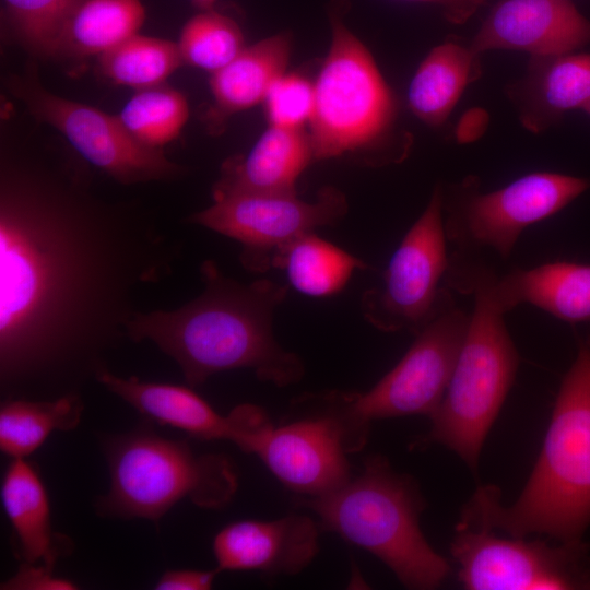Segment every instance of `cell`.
Returning a JSON list of instances; mask_svg holds the SVG:
<instances>
[{
    "label": "cell",
    "mask_w": 590,
    "mask_h": 590,
    "mask_svg": "<svg viewBox=\"0 0 590 590\" xmlns=\"http://www.w3.org/2000/svg\"><path fill=\"white\" fill-rule=\"evenodd\" d=\"M164 243L154 232H110L2 204V387L95 376L102 353L138 314L129 292L169 271Z\"/></svg>",
    "instance_id": "6da1fadb"
},
{
    "label": "cell",
    "mask_w": 590,
    "mask_h": 590,
    "mask_svg": "<svg viewBox=\"0 0 590 590\" xmlns=\"http://www.w3.org/2000/svg\"><path fill=\"white\" fill-rule=\"evenodd\" d=\"M200 272L204 288L198 297L174 310L138 312L127 338L153 342L178 364L189 387L238 368L278 387L300 380L303 361L278 343L272 329L286 287L267 279L240 283L211 260Z\"/></svg>",
    "instance_id": "7a4b0ae2"
},
{
    "label": "cell",
    "mask_w": 590,
    "mask_h": 590,
    "mask_svg": "<svg viewBox=\"0 0 590 590\" xmlns=\"http://www.w3.org/2000/svg\"><path fill=\"white\" fill-rule=\"evenodd\" d=\"M459 522L516 538L545 533L580 540L590 523V334L580 341L562 381L543 448L521 495L504 507L496 486H482Z\"/></svg>",
    "instance_id": "3957f363"
},
{
    "label": "cell",
    "mask_w": 590,
    "mask_h": 590,
    "mask_svg": "<svg viewBox=\"0 0 590 590\" xmlns=\"http://www.w3.org/2000/svg\"><path fill=\"white\" fill-rule=\"evenodd\" d=\"M338 0L330 10L331 43L315 84L309 135L315 158L342 156L364 165L402 162L412 139L399 123L391 87L367 47L343 22Z\"/></svg>",
    "instance_id": "277c9868"
},
{
    "label": "cell",
    "mask_w": 590,
    "mask_h": 590,
    "mask_svg": "<svg viewBox=\"0 0 590 590\" xmlns=\"http://www.w3.org/2000/svg\"><path fill=\"white\" fill-rule=\"evenodd\" d=\"M304 498L324 529L375 555L405 587L435 589L449 575L448 560L420 528L425 503L416 483L384 457L368 458L362 473L337 491Z\"/></svg>",
    "instance_id": "5b68a950"
},
{
    "label": "cell",
    "mask_w": 590,
    "mask_h": 590,
    "mask_svg": "<svg viewBox=\"0 0 590 590\" xmlns=\"http://www.w3.org/2000/svg\"><path fill=\"white\" fill-rule=\"evenodd\" d=\"M445 284L474 297L467 334L446 393L416 445L439 444L475 473L483 442L514 384L519 356L504 320L483 287L448 270Z\"/></svg>",
    "instance_id": "8992f818"
},
{
    "label": "cell",
    "mask_w": 590,
    "mask_h": 590,
    "mask_svg": "<svg viewBox=\"0 0 590 590\" xmlns=\"http://www.w3.org/2000/svg\"><path fill=\"white\" fill-rule=\"evenodd\" d=\"M110 486L95 504L101 516L157 522L178 502L225 506L237 491L232 463L221 455H196L184 440L140 427L105 444Z\"/></svg>",
    "instance_id": "52a82bcc"
},
{
    "label": "cell",
    "mask_w": 590,
    "mask_h": 590,
    "mask_svg": "<svg viewBox=\"0 0 590 590\" xmlns=\"http://www.w3.org/2000/svg\"><path fill=\"white\" fill-rule=\"evenodd\" d=\"M357 392L307 393L293 403V415L272 426L258 444L257 455L288 489L319 497L351 479L347 455L361 450L369 423L357 411Z\"/></svg>",
    "instance_id": "ba28073f"
},
{
    "label": "cell",
    "mask_w": 590,
    "mask_h": 590,
    "mask_svg": "<svg viewBox=\"0 0 590 590\" xmlns=\"http://www.w3.org/2000/svg\"><path fill=\"white\" fill-rule=\"evenodd\" d=\"M589 188L585 178L535 172L484 193L479 178L468 176L444 191L447 240L459 250L491 248L507 259L527 227L556 214Z\"/></svg>",
    "instance_id": "9c48e42d"
},
{
    "label": "cell",
    "mask_w": 590,
    "mask_h": 590,
    "mask_svg": "<svg viewBox=\"0 0 590 590\" xmlns=\"http://www.w3.org/2000/svg\"><path fill=\"white\" fill-rule=\"evenodd\" d=\"M450 552L469 590L590 589V558L581 540L553 546L458 523Z\"/></svg>",
    "instance_id": "30bf717a"
},
{
    "label": "cell",
    "mask_w": 590,
    "mask_h": 590,
    "mask_svg": "<svg viewBox=\"0 0 590 590\" xmlns=\"http://www.w3.org/2000/svg\"><path fill=\"white\" fill-rule=\"evenodd\" d=\"M345 194L335 187L321 188L314 201L297 193H233L213 198V203L188 217L237 240L240 262L251 272L272 268L274 257L296 238L334 225L347 213Z\"/></svg>",
    "instance_id": "8fae6325"
},
{
    "label": "cell",
    "mask_w": 590,
    "mask_h": 590,
    "mask_svg": "<svg viewBox=\"0 0 590 590\" xmlns=\"http://www.w3.org/2000/svg\"><path fill=\"white\" fill-rule=\"evenodd\" d=\"M442 198V188L436 186L426 209L392 255L380 283L362 295L364 318L380 331L415 334L434 314L449 266Z\"/></svg>",
    "instance_id": "7c38bea8"
},
{
    "label": "cell",
    "mask_w": 590,
    "mask_h": 590,
    "mask_svg": "<svg viewBox=\"0 0 590 590\" xmlns=\"http://www.w3.org/2000/svg\"><path fill=\"white\" fill-rule=\"evenodd\" d=\"M469 321L445 285L434 314L401 361L370 390L357 392L361 416L368 423L413 414L432 417L448 388Z\"/></svg>",
    "instance_id": "4fadbf2b"
},
{
    "label": "cell",
    "mask_w": 590,
    "mask_h": 590,
    "mask_svg": "<svg viewBox=\"0 0 590 590\" xmlns=\"http://www.w3.org/2000/svg\"><path fill=\"white\" fill-rule=\"evenodd\" d=\"M8 87L36 119L57 129L82 157L121 184L161 180L180 173L162 150L137 141L118 116L56 95L32 73L11 76Z\"/></svg>",
    "instance_id": "5bb4252c"
},
{
    "label": "cell",
    "mask_w": 590,
    "mask_h": 590,
    "mask_svg": "<svg viewBox=\"0 0 590 590\" xmlns=\"http://www.w3.org/2000/svg\"><path fill=\"white\" fill-rule=\"evenodd\" d=\"M450 266L477 282L504 314L530 304L566 322L590 320V264L555 261L498 276L483 260L457 250Z\"/></svg>",
    "instance_id": "9a60e30c"
},
{
    "label": "cell",
    "mask_w": 590,
    "mask_h": 590,
    "mask_svg": "<svg viewBox=\"0 0 590 590\" xmlns=\"http://www.w3.org/2000/svg\"><path fill=\"white\" fill-rule=\"evenodd\" d=\"M590 43V21L573 0H502L475 34L470 47L519 50L531 56L573 52Z\"/></svg>",
    "instance_id": "2e32d148"
},
{
    "label": "cell",
    "mask_w": 590,
    "mask_h": 590,
    "mask_svg": "<svg viewBox=\"0 0 590 590\" xmlns=\"http://www.w3.org/2000/svg\"><path fill=\"white\" fill-rule=\"evenodd\" d=\"M319 551V527L307 516L276 520H239L213 539L216 569L251 570L267 575H296Z\"/></svg>",
    "instance_id": "e0dca14e"
},
{
    "label": "cell",
    "mask_w": 590,
    "mask_h": 590,
    "mask_svg": "<svg viewBox=\"0 0 590 590\" xmlns=\"http://www.w3.org/2000/svg\"><path fill=\"white\" fill-rule=\"evenodd\" d=\"M506 95L522 126L540 133L590 102V55L531 56L524 75L507 85Z\"/></svg>",
    "instance_id": "ac0fdd59"
},
{
    "label": "cell",
    "mask_w": 590,
    "mask_h": 590,
    "mask_svg": "<svg viewBox=\"0 0 590 590\" xmlns=\"http://www.w3.org/2000/svg\"><path fill=\"white\" fill-rule=\"evenodd\" d=\"M314 161L308 131L269 125L247 155L223 163L213 198L233 193H297V179Z\"/></svg>",
    "instance_id": "d6986e66"
},
{
    "label": "cell",
    "mask_w": 590,
    "mask_h": 590,
    "mask_svg": "<svg viewBox=\"0 0 590 590\" xmlns=\"http://www.w3.org/2000/svg\"><path fill=\"white\" fill-rule=\"evenodd\" d=\"M1 500L22 563L55 568L57 560L71 551L72 543L52 531L47 491L37 469L25 458L12 459L7 467Z\"/></svg>",
    "instance_id": "ffe728a7"
},
{
    "label": "cell",
    "mask_w": 590,
    "mask_h": 590,
    "mask_svg": "<svg viewBox=\"0 0 590 590\" xmlns=\"http://www.w3.org/2000/svg\"><path fill=\"white\" fill-rule=\"evenodd\" d=\"M95 378L146 418L202 440H229L228 414L217 413L190 387L122 378L102 367Z\"/></svg>",
    "instance_id": "44dd1931"
},
{
    "label": "cell",
    "mask_w": 590,
    "mask_h": 590,
    "mask_svg": "<svg viewBox=\"0 0 590 590\" xmlns=\"http://www.w3.org/2000/svg\"><path fill=\"white\" fill-rule=\"evenodd\" d=\"M290 55V36L275 34L245 46L231 62L211 73L210 125L216 128L229 116L262 103L270 85L285 72Z\"/></svg>",
    "instance_id": "7402d4cb"
},
{
    "label": "cell",
    "mask_w": 590,
    "mask_h": 590,
    "mask_svg": "<svg viewBox=\"0 0 590 590\" xmlns=\"http://www.w3.org/2000/svg\"><path fill=\"white\" fill-rule=\"evenodd\" d=\"M480 54L457 42L434 47L420 63L408 90V105L429 127L446 122L465 87L481 75Z\"/></svg>",
    "instance_id": "603a6c76"
},
{
    "label": "cell",
    "mask_w": 590,
    "mask_h": 590,
    "mask_svg": "<svg viewBox=\"0 0 590 590\" xmlns=\"http://www.w3.org/2000/svg\"><path fill=\"white\" fill-rule=\"evenodd\" d=\"M83 411L76 392L55 399L11 398L0 408V449L15 458H26L55 430L74 429Z\"/></svg>",
    "instance_id": "cb8c5ba5"
},
{
    "label": "cell",
    "mask_w": 590,
    "mask_h": 590,
    "mask_svg": "<svg viewBox=\"0 0 590 590\" xmlns=\"http://www.w3.org/2000/svg\"><path fill=\"white\" fill-rule=\"evenodd\" d=\"M144 20L140 0H84L64 28L57 56H101L138 34Z\"/></svg>",
    "instance_id": "d4e9b609"
},
{
    "label": "cell",
    "mask_w": 590,
    "mask_h": 590,
    "mask_svg": "<svg viewBox=\"0 0 590 590\" xmlns=\"http://www.w3.org/2000/svg\"><path fill=\"white\" fill-rule=\"evenodd\" d=\"M272 268L283 269L298 292L311 297H327L339 293L354 271L366 270L369 266L315 233H309L279 251Z\"/></svg>",
    "instance_id": "484cf974"
},
{
    "label": "cell",
    "mask_w": 590,
    "mask_h": 590,
    "mask_svg": "<svg viewBox=\"0 0 590 590\" xmlns=\"http://www.w3.org/2000/svg\"><path fill=\"white\" fill-rule=\"evenodd\" d=\"M182 63L177 44L139 34L98 56L105 78L137 90L163 84Z\"/></svg>",
    "instance_id": "4316f807"
},
{
    "label": "cell",
    "mask_w": 590,
    "mask_h": 590,
    "mask_svg": "<svg viewBox=\"0 0 590 590\" xmlns=\"http://www.w3.org/2000/svg\"><path fill=\"white\" fill-rule=\"evenodd\" d=\"M118 118L137 141L162 150L180 134L189 118V105L182 93L161 84L138 90Z\"/></svg>",
    "instance_id": "83f0119b"
},
{
    "label": "cell",
    "mask_w": 590,
    "mask_h": 590,
    "mask_svg": "<svg viewBox=\"0 0 590 590\" xmlns=\"http://www.w3.org/2000/svg\"><path fill=\"white\" fill-rule=\"evenodd\" d=\"M84 0H2L5 25L25 48L56 57L71 16Z\"/></svg>",
    "instance_id": "f1b7e54d"
},
{
    "label": "cell",
    "mask_w": 590,
    "mask_h": 590,
    "mask_svg": "<svg viewBox=\"0 0 590 590\" xmlns=\"http://www.w3.org/2000/svg\"><path fill=\"white\" fill-rule=\"evenodd\" d=\"M177 45L184 63L210 73L226 66L245 48L238 24L213 9L189 19Z\"/></svg>",
    "instance_id": "f546056e"
},
{
    "label": "cell",
    "mask_w": 590,
    "mask_h": 590,
    "mask_svg": "<svg viewBox=\"0 0 590 590\" xmlns=\"http://www.w3.org/2000/svg\"><path fill=\"white\" fill-rule=\"evenodd\" d=\"M269 125L305 129L315 107V84L296 73H283L270 85L262 102Z\"/></svg>",
    "instance_id": "4dcf8cb0"
},
{
    "label": "cell",
    "mask_w": 590,
    "mask_h": 590,
    "mask_svg": "<svg viewBox=\"0 0 590 590\" xmlns=\"http://www.w3.org/2000/svg\"><path fill=\"white\" fill-rule=\"evenodd\" d=\"M2 590H74L76 585L55 575V568L22 563L14 576L1 583Z\"/></svg>",
    "instance_id": "1f68e13d"
},
{
    "label": "cell",
    "mask_w": 590,
    "mask_h": 590,
    "mask_svg": "<svg viewBox=\"0 0 590 590\" xmlns=\"http://www.w3.org/2000/svg\"><path fill=\"white\" fill-rule=\"evenodd\" d=\"M214 570L173 569L166 570L156 581V590H208L211 589L215 577Z\"/></svg>",
    "instance_id": "d6a6232c"
},
{
    "label": "cell",
    "mask_w": 590,
    "mask_h": 590,
    "mask_svg": "<svg viewBox=\"0 0 590 590\" xmlns=\"http://www.w3.org/2000/svg\"><path fill=\"white\" fill-rule=\"evenodd\" d=\"M429 2L442 9L446 19L455 24L464 23L485 2V0H411Z\"/></svg>",
    "instance_id": "836d02e7"
},
{
    "label": "cell",
    "mask_w": 590,
    "mask_h": 590,
    "mask_svg": "<svg viewBox=\"0 0 590 590\" xmlns=\"http://www.w3.org/2000/svg\"><path fill=\"white\" fill-rule=\"evenodd\" d=\"M192 5L200 11L213 9V4L216 0H190Z\"/></svg>",
    "instance_id": "e575fe53"
},
{
    "label": "cell",
    "mask_w": 590,
    "mask_h": 590,
    "mask_svg": "<svg viewBox=\"0 0 590 590\" xmlns=\"http://www.w3.org/2000/svg\"><path fill=\"white\" fill-rule=\"evenodd\" d=\"M588 115H590V102L582 108Z\"/></svg>",
    "instance_id": "d590c367"
}]
</instances>
